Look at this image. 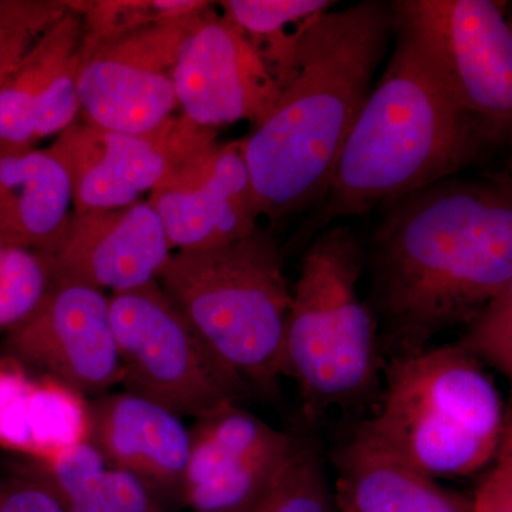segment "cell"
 I'll list each match as a JSON object with an SVG mask.
<instances>
[{
  "label": "cell",
  "instance_id": "obj_1",
  "mask_svg": "<svg viewBox=\"0 0 512 512\" xmlns=\"http://www.w3.org/2000/svg\"><path fill=\"white\" fill-rule=\"evenodd\" d=\"M369 301L384 363L470 325L512 281V178L448 177L382 205Z\"/></svg>",
  "mask_w": 512,
  "mask_h": 512
},
{
  "label": "cell",
  "instance_id": "obj_2",
  "mask_svg": "<svg viewBox=\"0 0 512 512\" xmlns=\"http://www.w3.org/2000/svg\"><path fill=\"white\" fill-rule=\"evenodd\" d=\"M393 39L386 0L332 9L303 26L291 82L242 140L261 217L278 222L322 200Z\"/></svg>",
  "mask_w": 512,
  "mask_h": 512
},
{
  "label": "cell",
  "instance_id": "obj_3",
  "mask_svg": "<svg viewBox=\"0 0 512 512\" xmlns=\"http://www.w3.org/2000/svg\"><path fill=\"white\" fill-rule=\"evenodd\" d=\"M480 143L416 33L394 12L389 60L299 235L315 238L335 221L454 177Z\"/></svg>",
  "mask_w": 512,
  "mask_h": 512
},
{
  "label": "cell",
  "instance_id": "obj_4",
  "mask_svg": "<svg viewBox=\"0 0 512 512\" xmlns=\"http://www.w3.org/2000/svg\"><path fill=\"white\" fill-rule=\"evenodd\" d=\"M365 252L349 225L323 229L303 255L286 323V376L306 420L362 410L382 394L384 360L372 309L360 298Z\"/></svg>",
  "mask_w": 512,
  "mask_h": 512
},
{
  "label": "cell",
  "instance_id": "obj_5",
  "mask_svg": "<svg viewBox=\"0 0 512 512\" xmlns=\"http://www.w3.org/2000/svg\"><path fill=\"white\" fill-rule=\"evenodd\" d=\"M384 390L362 431L430 477H466L495 460L505 413L477 357L458 343L384 363Z\"/></svg>",
  "mask_w": 512,
  "mask_h": 512
},
{
  "label": "cell",
  "instance_id": "obj_6",
  "mask_svg": "<svg viewBox=\"0 0 512 512\" xmlns=\"http://www.w3.org/2000/svg\"><path fill=\"white\" fill-rule=\"evenodd\" d=\"M157 282L249 389L278 392L292 292L271 232L258 228L224 247L175 251Z\"/></svg>",
  "mask_w": 512,
  "mask_h": 512
},
{
  "label": "cell",
  "instance_id": "obj_7",
  "mask_svg": "<svg viewBox=\"0 0 512 512\" xmlns=\"http://www.w3.org/2000/svg\"><path fill=\"white\" fill-rule=\"evenodd\" d=\"M110 315L127 392L195 420L251 394L157 281L113 293Z\"/></svg>",
  "mask_w": 512,
  "mask_h": 512
},
{
  "label": "cell",
  "instance_id": "obj_8",
  "mask_svg": "<svg viewBox=\"0 0 512 512\" xmlns=\"http://www.w3.org/2000/svg\"><path fill=\"white\" fill-rule=\"evenodd\" d=\"M481 141L512 137V15L497 0H394Z\"/></svg>",
  "mask_w": 512,
  "mask_h": 512
},
{
  "label": "cell",
  "instance_id": "obj_9",
  "mask_svg": "<svg viewBox=\"0 0 512 512\" xmlns=\"http://www.w3.org/2000/svg\"><path fill=\"white\" fill-rule=\"evenodd\" d=\"M181 503L191 512H258L281 484L301 437L241 404L195 421Z\"/></svg>",
  "mask_w": 512,
  "mask_h": 512
},
{
  "label": "cell",
  "instance_id": "obj_10",
  "mask_svg": "<svg viewBox=\"0 0 512 512\" xmlns=\"http://www.w3.org/2000/svg\"><path fill=\"white\" fill-rule=\"evenodd\" d=\"M2 353L83 396L121 380L110 298L89 286L50 282L35 312L5 333Z\"/></svg>",
  "mask_w": 512,
  "mask_h": 512
},
{
  "label": "cell",
  "instance_id": "obj_11",
  "mask_svg": "<svg viewBox=\"0 0 512 512\" xmlns=\"http://www.w3.org/2000/svg\"><path fill=\"white\" fill-rule=\"evenodd\" d=\"M173 84L184 116L210 128L242 120L256 127L281 96L248 37L214 5L181 46Z\"/></svg>",
  "mask_w": 512,
  "mask_h": 512
},
{
  "label": "cell",
  "instance_id": "obj_12",
  "mask_svg": "<svg viewBox=\"0 0 512 512\" xmlns=\"http://www.w3.org/2000/svg\"><path fill=\"white\" fill-rule=\"evenodd\" d=\"M170 247L205 251L254 234L259 215L242 140L215 143L165 171L148 195Z\"/></svg>",
  "mask_w": 512,
  "mask_h": 512
},
{
  "label": "cell",
  "instance_id": "obj_13",
  "mask_svg": "<svg viewBox=\"0 0 512 512\" xmlns=\"http://www.w3.org/2000/svg\"><path fill=\"white\" fill-rule=\"evenodd\" d=\"M173 249L163 221L148 200L123 208L73 212L42 256L50 282L113 293L157 281Z\"/></svg>",
  "mask_w": 512,
  "mask_h": 512
},
{
  "label": "cell",
  "instance_id": "obj_14",
  "mask_svg": "<svg viewBox=\"0 0 512 512\" xmlns=\"http://www.w3.org/2000/svg\"><path fill=\"white\" fill-rule=\"evenodd\" d=\"M84 62L82 13L79 2H70L0 89V150H32L76 123Z\"/></svg>",
  "mask_w": 512,
  "mask_h": 512
},
{
  "label": "cell",
  "instance_id": "obj_15",
  "mask_svg": "<svg viewBox=\"0 0 512 512\" xmlns=\"http://www.w3.org/2000/svg\"><path fill=\"white\" fill-rule=\"evenodd\" d=\"M89 443L109 466L127 471L158 500L181 501L191 433L181 417L131 392L89 403Z\"/></svg>",
  "mask_w": 512,
  "mask_h": 512
},
{
  "label": "cell",
  "instance_id": "obj_16",
  "mask_svg": "<svg viewBox=\"0 0 512 512\" xmlns=\"http://www.w3.org/2000/svg\"><path fill=\"white\" fill-rule=\"evenodd\" d=\"M72 188L73 212L114 210L141 201L167 171L154 138L130 136L76 121L46 148Z\"/></svg>",
  "mask_w": 512,
  "mask_h": 512
},
{
  "label": "cell",
  "instance_id": "obj_17",
  "mask_svg": "<svg viewBox=\"0 0 512 512\" xmlns=\"http://www.w3.org/2000/svg\"><path fill=\"white\" fill-rule=\"evenodd\" d=\"M340 512H474L473 500L370 440L356 427L330 453Z\"/></svg>",
  "mask_w": 512,
  "mask_h": 512
},
{
  "label": "cell",
  "instance_id": "obj_18",
  "mask_svg": "<svg viewBox=\"0 0 512 512\" xmlns=\"http://www.w3.org/2000/svg\"><path fill=\"white\" fill-rule=\"evenodd\" d=\"M29 370L0 355V448L42 460L89 441V403L83 394Z\"/></svg>",
  "mask_w": 512,
  "mask_h": 512
},
{
  "label": "cell",
  "instance_id": "obj_19",
  "mask_svg": "<svg viewBox=\"0 0 512 512\" xmlns=\"http://www.w3.org/2000/svg\"><path fill=\"white\" fill-rule=\"evenodd\" d=\"M72 188L49 151L0 150V242L45 254L72 214Z\"/></svg>",
  "mask_w": 512,
  "mask_h": 512
},
{
  "label": "cell",
  "instance_id": "obj_20",
  "mask_svg": "<svg viewBox=\"0 0 512 512\" xmlns=\"http://www.w3.org/2000/svg\"><path fill=\"white\" fill-rule=\"evenodd\" d=\"M77 93L87 123L130 136L153 133L178 107L173 77L100 56L83 64Z\"/></svg>",
  "mask_w": 512,
  "mask_h": 512
},
{
  "label": "cell",
  "instance_id": "obj_21",
  "mask_svg": "<svg viewBox=\"0 0 512 512\" xmlns=\"http://www.w3.org/2000/svg\"><path fill=\"white\" fill-rule=\"evenodd\" d=\"M13 467L49 488L67 512H167L147 485L109 466L89 441Z\"/></svg>",
  "mask_w": 512,
  "mask_h": 512
},
{
  "label": "cell",
  "instance_id": "obj_22",
  "mask_svg": "<svg viewBox=\"0 0 512 512\" xmlns=\"http://www.w3.org/2000/svg\"><path fill=\"white\" fill-rule=\"evenodd\" d=\"M225 18L238 26L258 52L276 53L295 42L309 20L338 5L332 0H228Z\"/></svg>",
  "mask_w": 512,
  "mask_h": 512
},
{
  "label": "cell",
  "instance_id": "obj_23",
  "mask_svg": "<svg viewBox=\"0 0 512 512\" xmlns=\"http://www.w3.org/2000/svg\"><path fill=\"white\" fill-rule=\"evenodd\" d=\"M210 2L201 0H97V2H79L83 19V55L84 60L100 50L101 47L116 42L133 30L143 28L150 23L204 8ZM84 62V63H86Z\"/></svg>",
  "mask_w": 512,
  "mask_h": 512
},
{
  "label": "cell",
  "instance_id": "obj_24",
  "mask_svg": "<svg viewBox=\"0 0 512 512\" xmlns=\"http://www.w3.org/2000/svg\"><path fill=\"white\" fill-rule=\"evenodd\" d=\"M49 286V268L42 256L0 242V333L28 319Z\"/></svg>",
  "mask_w": 512,
  "mask_h": 512
},
{
  "label": "cell",
  "instance_id": "obj_25",
  "mask_svg": "<svg viewBox=\"0 0 512 512\" xmlns=\"http://www.w3.org/2000/svg\"><path fill=\"white\" fill-rule=\"evenodd\" d=\"M325 457L318 441L301 437L281 484L258 512H333Z\"/></svg>",
  "mask_w": 512,
  "mask_h": 512
},
{
  "label": "cell",
  "instance_id": "obj_26",
  "mask_svg": "<svg viewBox=\"0 0 512 512\" xmlns=\"http://www.w3.org/2000/svg\"><path fill=\"white\" fill-rule=\"evenodd\" d=\"M69 8V0H0V89L30 47Z\"/></svg>",
  "mask_w": 512,
  "mask_h": 512
},
{
  "label": "cell",
  "instance_id": "obj_27",
  "mask_svg": "<svg viewBox=\"0 0 512 512\" xmlns=\"http://www.w3.org/2000/svg\"><path fill=\"white\" fill-rule=\"evenodd\" d=\"M458 345L500 370L512 383V281L468 325Z\"/></svg>",
  "mask_w": 512,
  "mask_h": 512
},
{
  "label": "cell",
  "instance_id": "obj_28",
  "mask_svg": "<svg viewBox=\"0 0 512 512\" xmlns=\"http://www.w3.org/2000/svg\"><path fill=\"white\" fill-rule=\"evenodd\" d=\"M0 512H67L40 481L10 467L0 473Z\"/></svg>",
  "mask_w": 512,
  "mask_h": 512
},
{
  "label": "cell",
  "instance_id": "obj_29",
  "mask_svg": "<svg viewBox=\"0 0 512 512\" xmlns=\"http://www.w3.org/2000/svg\"><path fill=\"white\" fill-rule=\"evenodd\" d=\"M473 511L512 512V477L498 461L478 485L473 498Z\"/></svg>",
  "mask_w": 512,
  "mask_h": 512
},
{
  "label": "cell",
  "instance_id": "obj_30",
  "mask_svg": "<svg viewBox=\"0 0 512 512\" xmlns=\"http://www.w3.org/2000/svg\"><path fill=\"white\" fill-rule=\"evenodd\" d=\"M498 450L512 451V413L505 416L503 436Z\"/></svg>",
  "mask_w": 512,
  "mask_h": 512
},
{
  "label": "cell",
  "instance_id": "obj_31",
  "mask_svg": "<svg viewBox=\"0 0 512 512\" xmlns=\"http://www.w3.org/2000/svg\"><path fill=\"white\" fill-rule=\"evenodd\" d=\"M495 461L503 464L505 470H507L512 477V451L498 450L497 456H495Z\"/></svg>",
  "mask_w": 512,
  "mask_h": 512
}]
</instances>
